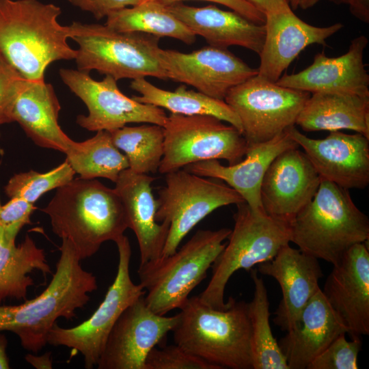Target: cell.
<instances>
[{
	"label": "cell",
	"mask_w": 369,
	"mask_h": 369,
	"mask_svg": "<svg viewBox=\"0 0 369 369\" xmlns=\"http://www.w3.org/2000/svg\"><path fill=\"white\" fill-rule=\"evenodd\" d=\"M333 3L347 5L351 13L361 21L369 23V0H328Z\"/></svg>",
	"instance_id": "60d3db41"
},
{
	"label": "cell",
	"mask_w": 369,
	"mask_h": 369,
	"mask_svg": "<svg viewBox=\"0 0 369 369\" xmlns=\"http://www.w3.org/2000/svg\"><path fill=\"white\" fill-rule=\"evenodd\" d=\"M163 128L164 154L158 170L161 174L208 160L223 159L234 165L247 150L240 131L213 115L170 113Z\"/></svg>",
	"instance_id": "9c48e42d"
},
{
	"label": "cell",
	"mask_w": 369,
	"mask_h": 369,
	"mask_svg": "<svg viewBox=\"0 0 369 369\" xmlns=\"http://www.w3.org/2000/svg\"><path fill=\"white\" fill-rule=\"evenodd\" d=\"M130 86L140 94L132 96L139 102L166 109L171 113L213 115L232 124L242 133V126L238 117L223 100L210 97L198 91L188 90L184 84L180 85L174 91L163 90L148 81L146 78L132 80Z\"/></svg>",
	"instance_id": "83f0119b"
},
{
	"label": "cell",
	"mask_w": 369,
	"mask_h": 369,
	"mask_svg": "<svg viewBox=\"0 0 369 369\" xmlns=\"http://www.w3.org/2000/svg\"><path fill=\"white\" fill-rule=\"evenodd\" d=\"M320 177L304 152L290 148L271 163L260 186L265 213L290 222L316 194Z\"/></svg>",
	"instance_id": "e0dca14e"
},
{
	"label": "cell",
	"mask_w": 369,
	"mask_h": 369,
	"mask_svg": "<svg viewBox=\"0 0 369 369\" xmlns=\"http://www.w3.org/2000/svg\"><path fill=\"white\" fill-rule=\"evenodd\" d=\"M320 0H288L290 7L292 10L301 8L307 10L313 7Z\"/></svg>",
	"instance_id": "f6af8a7d"
},
{
	"label": "cell",
	"mask_w": 369,
	"mask_h": 369,
	"mask_svg": "<svg viewBox=\"0 0 369 369\" xmlns=\"http://www.w3.org/2000/svg\"><path fill=\"white\" fill-rule=\"evenodd\" d=\"M109 132L115 146L124 152L131 171L149 174L159 170L164 154L163 126L144 123Z\"/></svg>",
	"instance_id": "d6a6232c"
},
{
	"label": "cell",
	"mask_w": 369,
	"mask_h": 369,
	"mask_svg": "<svg viewBox=\"0 0 369 369\" xmlns=\"http://www.w3.org/2000/svg\"><path fill=\"white\" fill-rule=\"evenodd\" d=\"M254 285L252 300L247 303L251 326L252 369H289L270 325L269 301L262 278L256 269L249 270Z\"/></svg>",
	"instance_id": "1f68e13d"
},
{
	"label": "cell",
	"mask_w": 369,
	"mask_h": 369,
	"mask_svg": "<svg viewBox=\"0 0 369 369\" xmlns=\"http://www.w3.org/2000/svg\"><path fill=\"white\" fill-rule=\"evenodd\" d=\"M8 339L3 332H0V369H9V359L6 353Z\"/></svg>",
	"instance_id": "ee69618b"
},
{
	"label": "cell",
	"mask_w": 369,
	"mask_h": 369,
	"mask_svg": "<svg viewBox=\"0 0 369 369\" xmlns=\"http://www.w3.org/2000/svg\"><path fill=\"white\" fill-rule=\"evenodd\" d=\"M60 257L48 286L38 297L19 305H0V332L15 333L23 348L38 353L59 318L71 319L98 288L96 277L84 270L71 243L62 239Z\"/></svg>",
	"instance_id": "6da1fadb"
},
{
	"label": "cell",
	"mask_w": 369,
	"mask_h": 369,
	"mask_svg": "<svg viewBox=\"0 0 369 369\" xmlns=\"http://www.w3.org/2000/svg\"><path fill=\"white\" fill-rule=\"evenodd\" d=\"M74 174V170L65 161L45 173L31 170L14 175L5 185V192L10 198L20 197L34 204L46 192L70 182Z\"/></svg>",
	"instance_id": "836d02e7"
},
{
	"label": "cell",
	"mask_w": 369,
	"mask_h": 369,
	"mask_svg": "<svg viewBox=\"0 0 369 369\" xmlns=\"http://www.w3.org/2000/svg\"><path fill=\"white\" fill-rule=\"evenodd\" d=\"M264 26L258 74L275 83L304 49L313 44L327 46L326 40L344 27L340 23L313 26L299 18L290 7L266 14Z\"/></svg>",
	"instance_id": "d6986e66"
},
{
	"label": "cell",
	"mask_w": 369,
	"mask_h": 369,
	"mask_svg": "<svg viewBox=\"0 0 369 369\" xmlns=\"http://www.w3.org/2000/svg\"><path fill=\"white\" fill-rule=\"evenodd\" d=\"M154 177L137 174L129 168L122 171L115 183L126 213L128 228L135 233L139 249V266L161 257L169 224L156 220V200L152 193Z\"/></svg>",
	"instance_id": "603a6c76"
},
{
	"label": "cell",
	"mask_w": 369,
	"mask_h": 369,
	"mask_svg": "<svg viewBox=\"0 0 369 369\" xmlns=\"http://www.w3.org/2000/svg\"><path fill=\"white\" fill-rule=\"evenodd\" d=\"M196 36L209 46L227 49L239 46L260 55L265 38L264 24L256 23L239 14L210 5L193 7L181 2L165 5Z\"/></svg>",
	"instance_id": "d4e9b609"
},
{
	"label": "cell",
	"mask_w": 369,
	"mask_h": 369,
	"mask_svg": "<svg viewBox=\"0 0 369 369\" xmlns=\"http://www.w3.org/2000/svg\"><path fill=\"white\" fill-rule=\"evenodd\" d=\"M72 5L90 12L96 20L107 17L117 10L133 6L142 0H68Z\"/></svg>",
	"instance_id": "f35d334b"
},
{
	"label": "cell",
	"mask_w": 369,
	"mask_h": 369,
	"mask_svg": "<svg viewBox=\"0 0 369 369\" xmlns=\"http://www.w3.org/2000/svg\"><path fill=\"white\" fill-rule=\"evenodd\" d=\"M35 210L31 204L20 197H12L4 205H0V229L8 238L16 240L22 228L31 223V215Z\"/></svg>",
	"instance_id": "8d00e7d4"
},
{
	"label": "cell",
	"mask_w": 369,
	"mask_h": 369,
	"mask_svg": "<svg viewBox=\"0 0 369 369\" xmlns=\"http://www.w3.org/2000/svg\"><path fill=\"white\" fill-rule=\"evenodd\" d=\"M158 54L167 79L219 100H224L232 87L258 72L223 48L208 46L188 53L160 48Z\"/></svg>",
	"instance_id": "9a60e30c"
},
{
	"label": "cell",
	"mask_w": 369,
	"mask_h": 369,
	"mask_svg": "<svg viewBox=\"0 0 369 369\" xmlns=\"http://www.w3.org/2000/svg\"><path fill=\"white\" fill-rule=\"evenodd\" d=\"M302 130H352L369 139V96L318 92L310 96L296 124Z\"/></svg>",
	"instance_id": "4316f807"
},
{
	"label": "cell",
	"mask_w": 369,
	"mask_h": 369,
	"mask_svg": "<svg viewBox=\"0 0 369 369\" xmlns=\"http://www.w3.org/2000/svg\"><path fill=\"white\" fill-rule=\"evenodd\" d=\"M348 332L320 288L302 310L295 326L278 344L289 369H306L336 338Z\"/></svg>",
	"instance_id": "cb8c5ba5"
},
{
	"label": "cell",
	"mask_w": 369,
	"mask_h": 369,
	"mask_svg": "<svg viewBox=\"0 0 369 369\" xmlns=\"http://www.w3.org/2000/svg\"><path fill=\"white\" fill-rule=\"evenodd\" d=\"M42 211L54 234L68 241L81 260L94 255L105 242H115L128 228L116 190L96 179H72L57 189Z\"/></svg>",
	"instance_id": "7a4b0ae2"
},
{
	"label": "cell",
	"mask_w": 369,
	"mask_h": 369,
	"mask_svg": "<svg viewBox=\"0 0 369 369\" xmlns=\"http://www.w3.org/2000/svg\"><path fill=\"white\" fill-rule=\"evenodd\" d=\"M264 13L276 12L290 7L288 0H245Z\"/></svg>",
	"instance_id": "b9f144b4"
},
{
	"label": "cell",
	"mask_w": 369,
	"mask_h": 369,
	"mask_svg": "<svg viewBox=\"0 0 369 369\" xmlns=\"http://www.w3.org/2000/svg\"><path fill=\"white\" fill-rule=\"evenodd\" d=\"M310 93L284 87L256 74L232 87L224 101L238 117L247 148L295 126Z\"/></svg>",
	"instance_id": "8fae6325"
},
{
	"label": "cell",
	"mask_w": 369,
	"mask_h": 369,
	"mask_svg": "<svg viewBox=\"0 0 369 369\" xmlns=\"http://www.w3.org/2000/svg\"><path fill=\"white\" fill-rule=\"evenodd\" d=\"M145 369H221L219 366L187 352L174 344L162 348L154 347L148 353Z\"/></svg>",
	"instance_id": "d590c367"
},
{
	"label": "cell",
	"mask_w": 369,
	"mask_h": 369,
	"mask_svg": "<svg viewBox=\"0 0 369 369\" xmlns=\"http://www.w3.org/2000/svg\"><path fill=\"white\" fill-rule=\"evenodd\" d=\"M60 109L51 83L25 79L14 103L11 118L38 146L65 153L72 139L59 124Z\"/></svg>",
	"instance_id": "484cf974"
},
{
	"label": "cell",
	"mask_w": 369,
	"mask_h": 369,
	"mask_svg": "<svg viewBox=\"0 0 369 369\" xmlns=\"http://www.w3.org/2000/svg\"><path fill=\"white\" fill-rule=\"evenodd\" d=\"M257 271L273 277L279 284L282 298L273 320L282 330H291L306 304L320 288L318 282L323 274L318 260L288 244L273 259L258 264Z\"/></svg>",
	"instance_id": "44dd1931"
},
{
	"label": "cell",
	"mask_w": 369,
	"mask_h": 369,
	"mask_svg": "<svg viewBox=\"0 0 369 369\" xmlns=\"http://www.w3.org/2000/svg\"><path fill=\"white\" fill-rule=\"evenodd\" d=\"M158 194L156 220L169 224L161 256L174 253L187 234L217 208L245 202L240 194L227 184L184 169L165 174V185Z\"/></svg>",
	"instance_id": "30bf717a"
},
{
	"label": "cell",
	"mask_w": 369,
	"mask_h": 369,
	"mask_svg": "<svg viewBox=\"0 0 369 369\" xmlns=\"http://www.w3.org/2000/svg\"><path fill=\"white\" fill-rule=\"evenodd\" d=\"M59 73L64 84L86 105L88 114L78 115L77 123L87 131H111L128 123L164 126L167 122L162 108L126 96L109 75L98 81L78 70L61 68Z\"/></svg>",
	"instance_id": "4fadbf2b"
},
{
	"label": "cell",
	"mask_w": 369,
	"mask_h": 369,
	"mask_svg": "<svg viewBox=\"0 0 369 369\" xmlns=\"http://www.w3.org/2000/svg\"><path fill=\"white\" fill-rule=\"evenodd\" d=\"M115 243L118 270L102 303L84 322L71 328L62 327L56 323L47 336V344L80 353L87 369L97 366L109 334L123 311L146 294L142 286L135 284L131 277V247L128 238L124 234Z\"/></svg>",
	"instance_id": "7c38bea8"
},
{
	"label": "cell",
	"mask_w": 369,
	"mask_h": 369,
	"mask_svg": "<svg viewBox=\"0 0 369 369\" xmlns=\"http://www.w3.org/2000/svg\"><path fill=\"white\" fill-rule=\"evenodd\" d=\"M345 333L336 338L315 357L306 369H357L361 338L347 340Z\"/></svg>",
	"instance_id": "e575fe53"
},
{
	"label": "cell",
	"mask_w": 369,
	"mask_h": 369,
	"mask_svg": "<svg viewBox=\"0 0 369 369\" xmlns=\"http://www.w3.org/2000/svg\"><path fill=\"white\" fill-rule=\"evenodd\" d=\"M294 148L299 146L286 130L268 141L248 147L245 159L236 164L225 166L218 160H208L188 165L184 169L202 177L224 181L240 194L252 210L260 212L264 210L260 186L267 168L278 154Z\"/></svg>",
	"instance_id": "7402d4cb"
},
{
	"label": "cell",
	"mask_w": 369,
	"mask_h": 369,
	"mask_svg": "<svg viewBox=\"0 0 369 369\" xmlns=\"http://www.w3.org/2000/svg\"><path fill=\"white\" fill-rule=\"evenodd\" d=\"M7 238L0 229V303L8 299H27L34 284L29 274L35 271L46 275L51 270L44 249L27 234L18 245Z\"/></svg>",
	"instance_id": "f1b7e54d"
},
{
	"label": "cell",
	"mask_w": 369,
	"mask_h": 369,
	"mask_svg": "<svg viewBox=\"0 0 369 369\" xmlns=\"http://www.w3.org/2000/svg\"><path fill=\"white\" fill-rule=\"evenodd\" d=\"M105 25L121 32H138L169 37L191 44L196 35L155 0H142L138 4L111 13Z\"/></svg>",
	"instance_id": "f546056e"
},
{
	"label": "cell",
	"mask_w": 369,
	"mask_h": 369,
	"mask_svg": "<svg viewBox=\"0 0 369 369\" xmlns=\"http://www.w3.org/2000/svg\"><path fill=\"white\" fill-rule=\"evenodd\" d=\"M25 359L37 369H51L53 368L51 352H46L42 355L28 353L25 356Z\"/></svg>",
	"instance_id": "7bdbcfd3"
},
{
	"label": "cell",
	"mask_w": 369,
	"mask_h": 369,
	"mask_svg": "<svg viewBox=\"0 0 369 369\" xmlns=\"http://www.w3.org/2000/svg\"><path fill=\"white\" fill-rule=\"evenodd\" d=\"M61 13L38 0H0V55L25 79L44 80L49 64L75 59Z\"/></svg>",
	"instance_id": "3957f363"
},
{
	"label": "cell",
	"mask_w": 369,
	"mask_h": 369,
	"mask_svg": "<svg viewBox=\"0 0 369 369\" xmlns=\"http://www.w3.org/2000/svg\"><path fill=\"white\" fill-rule=\"evenodd\" d=\"M290 242L305 254L336 264L353 245L368 241L369 219L348 189L324 180L290 222Z\"/></svg>",
	"instance_id": "5b68a950"
},
{
	"label": "cell",
	"mask_w": 369,
	"mask_h": 369,
	"mask_svg": "<svg viewBox=\"0 0 369 369\" xmlns=\"http://www.w3.org/2000/svg\"><path fill=\"white\" fill-rule=\"evenodd\" d=\"M321 290L351 338L369 334V251L366 242L353 245L333 264Z\"/></svg>",
	"instance_id": "ac0fdd59"
},
{
	"label": "cell",
	"mask_w": 369,
	"mask_h": 369,
	"mask_svg": "<svg viewBox=\"0 0 369 369\" xmlns=\"http://www.w3.org/2000/svg\"><path fill=\"white\" fill-rule=\"evenodd\" d=\"M368 38L351 40L347 52L336 57L316 53L312 64L295 74H284L277 84L309 93L335 92L369 96V74L364 64Z\"/></svg>",
	"instance_id": "ffe728a7"
},
{
	"label": "cell",
	"mask_w": 369,
	"mask_h": 369,
	"mask_svg": "<svg viewBox=\"0 0 369 369\" xmlns=\"http://www.w3.org/2000/svg\"><path fill=\"white\" fill-rule=\"evenodd\" d=\"M68 36L79 46L74 60L79 71L96 70L116 81L146 77L167 79L159 57L157 36L77 21L68 25Z\"/></svg>",
	"instance_id": "52a82bcc"
},
{
	"label": "cell",
	"mask_w": 369,
	"mask_h": 369,
	"mask_svg": "<svg viewBox=\"0 0 369 369\" xmlns=\"http://www.w3.org/2000/svg\"><path fill=\"white\" fill-rule=\"evenodd\" d=\"M24 80L0 55V125L12 122V107Z\"/></svg>",
	"instance_id": "74e56055"
},
{
	"label": "cell",
	"mask_w": 369,
	"mask_h": 369,
	"mask_svg": "<svg viewBox=\"0 0 369 369\" xmlns=\"http://www.w3.org/2000/svg\"><path fill=\"white\" fill-rule=\"evenodd\" d=\"M66 161L81 178H105L115 182L120 173L128 168L126 156L113 144L110 133L98 131L81 142L73 140L65 152Z\"/></svg>",
	"instance_id": "4dcf8cb0"
},
{
	"label": "cell",
	"mask_w": 369,
	"mask_h": 369,
	"mask_svg": "<svg viewBox=\"0 0 369 369\" xmlns=\"http://www.w3.org/2000/svg\"><path fill=\"white\" fill-rule=\"evenodd\" d=\"M180 310L174 344L221 369H252L247 303L230 297L218 309L193 296Z\"/></svg>",
	"instance_id": "277c9868"
},
{
	"label": "cell",
	"mask_w": 369,
	"mask_h": 369,
	"mask_svg": "<svg viewBox=\"0 0 369 369\" xmlns=\"http://www.w3.org/2000/svg\"><path fill=\"white\" fill-rule=\"evenodd\" d=\"M231 229L199 230L179 249L139 266V284L146 303L154 313L165 315L180 309L224 249Z\"/></svg>",
	"instance_id": "8992f818"
},
{
	"label": "cell",
	"mask_w": 369,
	"mask_h": 369,
	"mask_svg": "<svg viewBox=\"0 0 369 369\" xmlns=\"http://www.w3.org/2000/svg\"><path fill=\"white\" fill-rule=\"evenodd\" d=\"M236 206L229 241L212 265V277L199 295L204 303L218 309L226 305V286L236 271H249L255 265L273 259L290 242V222L264 210L255 212L245 202Z\"/></svg>",
	"instance_id": "ba28073f"
},
{
	"label": "cell",
	"mask_w": 369,
	"mask_h": 369,
	"mask_svg": "<svg viewBox=\"0 0 369 369\" xmlns=\"http://www.w3.org/2000/svg\"><path fill=\"white\" fill-rule=\"evenodd\" d=\"M178 314L159 315L144 295L128 306L111 329L97 364L98 369H145L148 353L172 331Z\"/></svg>",
	"instance_id": "5bb4252c"
},
{
	"label": "cell",
	"mask_w": 369,
	"mask_h": 369,
	"mask_svg": "<svg viewBox=\"0 0 369 369\" xmlns=\"http://www.w3.org/2000/svg\"><path fill=\"white\" fill-rule=\"evenodd\" d=\"M287 131L303 149L321 180L346 189H363L369 184V139L360 133L329 131L324 139H312L295 126Z\"/></svg>",
	"instance_id": "2e32d148"
},
{
	"label": "cell",
	"mask_w": 369,
	"mask_h": 369,
	"mask_svg": "<svg viewBox=\"0 0 369 369\" xmlns=\"http://www.w3.org/2000/svg\"><path fill=\"white\" fill-rule=\"evenodd\" d=\"M163 5L186 0H155ZM213 2L226 6L232 11L258 24L265 23V14L245 0H200Z\"/></svg>",
	"instance_id": "ab89813d"
}]
</instances>
